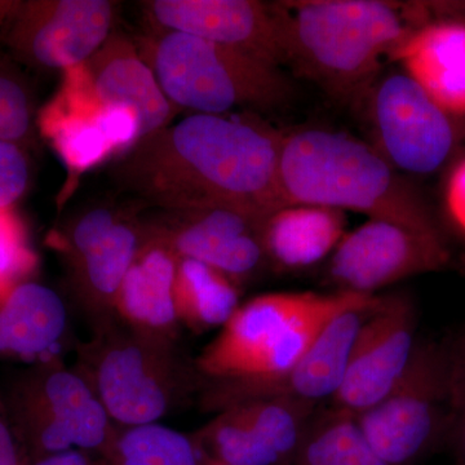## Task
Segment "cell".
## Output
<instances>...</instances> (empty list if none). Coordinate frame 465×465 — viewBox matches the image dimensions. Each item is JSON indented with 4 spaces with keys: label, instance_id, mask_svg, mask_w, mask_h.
Segmentation results:
<instances>
[{
    "label": "cell",
    "instance_id": "1",
    "mask_svg": "<svg viewBox=\"0 0 465 465\" xmlns=\"http://www.w3.org/2000/svg\"><path fill=\"white\" fill-rule=\"evenodd\" d=\"M283 134L244 114H192L143 136L113 177L162 211L228 207L268 217L286 207L280 182Z\"/></svg>",
    "mask_w": 465,
    "mask_h": 465
},
{
    "label": "cell",
    "instance_id": "2",
    "mask_svg": "<svg viewBox=\"0 0 465 465\" xmlns=\"http://www.w3.org/2000/svg\"><path fill=\"white\" fill-rule=\"evenodd\" d=\"M286 38V65L335 96L366 90L385 58L420 27L436 23L427 3L384 0H296L278 3Z\"/></svg>",
    "mask_w": 465,
    "mask_h": 465
},
{
    "label": "cell",
    "instance_id": "3",
    "mask_svg": "<svg viewBox=\"0 0 465 465\" xmlns=\"http://www.w3.org/2000/svg\"><path fill=\"white\" fill-rule=\"evenodd\" d=\"M280 182L287 206L353 211L424 232H440L423 195L378 149L344 133L308 128L284 134Z\"/></svg>",
    "mask_w": 465,
    "mask_h": 465
},
{
    "label": "cell",
    "instance_id": "4",
    "mask_svg": "<svg viewBox=\"0 0 465 465\" xmlns=\"http://www.w3.org/2000/svg\"><path fill=\"white\" fill-rule=\"evenodd\" d=\"M79 372L105 407L116 427L161 423L200 391L194 358L179 342L131 329L118 318L76 341Z\"/></svg>",
    "mask_w": 465,
    "mask_h": 465
},
{
    "label": "cell",
    "instance_id": "5",
    "mask_svg": "<svg viewBox=\"0 0 465 465\" xmlns=\"http://www.w3.org/2000/svg\"><path fill=\"white\" fill-rule=\"evenodd\" d=\"M336 295V291L271 292L241 304L194 358L200 388L256 387L286 374L320 333L312 316L331 304Z\"/></svg>",
    "mask_w": 465,
    "mask_h": 465
},
{
    "label": "cell",
    "instance_id": "6",
    "mask_svg": "<svg viewBox=\"0 0 465 465\" xmlns=\"http://www.w3.org/2000/svg\"><path fill=\"white\" fill-rule=\"evenodd\" d=\"M139 50L168 101L193 114L277 109L292 91L280 67L191 34L153 33Z\"/></svg>",
    "mask_w": 465,
    "mask_h": 465
},
{
    "label": "cell",
    "instance_id": "7",
    "mask_svg": "<svg viewBox=\"0 0 465 465\" xmlns=\"http://www.w3.org/2000/svg\"><path fill=\"white\" fill-rule=\"evenodd\" d=\"M3 400L29 461L70 451L104 455L116 432L91 385L65 361L29 367Z\"/></svg>",
    "mask_w": 465,
    "mask_h": 465
},
{
    "label": "cell",
    "instance_id": "8",
    "mask_svg": "<svg viewBox=\"0 0 465 465\" xmlns=\"http://www.w3.org/2000/svg\"><path fill=\"white\" fill-rule=\"evenodd\" d=\"M356 419L363 439L385 464L416 463L451 421V353L418 342L396 387Z\"/></svg>",
    "mask_w": 465,
    "mask_h": 465
},
{
    "label": "cell",
    "instance_id": "9",
    "mask_svg": "<svg viewBox=\"0 0 465 465\" xmlns=\"http://www.w3.org/2000/svg\"><path fill=\"white\" fill-rule=\"evenodd\" d=\"M143 241L142 223L109 207L92 208L54 234L75 304L91 330L114 320L116 295Z\"/></svg>",
    "mask_w": 465,
    "mask_h": 465
},
{
    "label": "cell",
    "instance_id": "10",
    "mask_svg": "<svg viewBox=\"0 0 465 465\" xmlns=\"http://www.w3.org/2000/svg\"><path fill=\"white\" fill-rule=\"evenodd\" d=\"M450 259L442 232L369 219L345 232L330 258L327 280L338 292L372 296L407 278L440 271Z\"/></svg>",
    "mask_w": 465,
    "mask_h": 465
},
{
    "label": "cell",
    "instance_id": "11",
    "mask_svg": "<svg viewBox=\"0 0 465 465\" xmlns=\"http://www.w3.org/2000/svg\"><path fill=\"white\" fill-rule=\"evenodd\" d=\"M38 127L69 173L67 185L140 140L136 113L100 103L87 90L76 67L63 72L54 99L41 110Z\"/></svg>",
    "mask_w": 465,
    "mask_h": 465
},
{
    "label": "cell",
    "instance_id": "12",
    "mask_svg": "<svg viewBox=\"0 0 465 465\" xmlns=\"http://www.w3.org/2000/svg\"><path fill=\"white\" fill-rule=\"evenodd\" d=\"M371 113L379 152L403 173H437L460 142L455 116L440 109L406 73L379 82Z\"/></svg>",
    "mask_w": 465,
    "mask_h": 465
},
{
    "label": "cell",
    "instance_id": "13",
    "mask_svg": "<svg viewBox=\"0 0 465 465\" xmlns=\"http://www.w3.org/2000/svg\"><path fill=\"white\" fill-rule=\"evenodd\" d=\"M162 213L143 223V235L163 243L177 258L213 266L238 286L268 264L262 243L264 217L228 207Z\"/></svg>",
    "mask_w": 465,
    "mask_h": 465
},
{
    "label": "cell",
    "instance_id": "14",
    "mask_svg": "<svg viewBox=\"0 0 465 465\" xmlns=\"http://www.w3.org/2000/svg\"><path fill=\"white\" fill-rule=\"evenodd\" d=\"M416 308L406 293L381 296L354 341L333 409L354 416L381 402L396 387L416 348Z\"/></svg>",
    "mask_w": 465,
    "mask_h": 465
},
{
    "label": "cell",
    "instance_id": "15",
    "mask_svg": "<svg viewBox=\"0 0 465 465\" xmlns=\"http://www.w3.org/2000/svg\"><path fill=\"white\" fill-rule=\"evenodd\" d=\"M143 12L153 33L191 34L269 65H286V38L278 3L152 0L143 3Z\"/></svg>",
    "mask_w": 465,
    "mask_h": 465
},
{
    "label": "cell",
    "instance_id": "16",
    "mask_svg": "<svg viewBox=\"0 0 465 465\" xmlns=\"http://www.w3.org/2000/svg\"><path fill=\"white\" fill-rule=\"evenodd\" d=\"M116 5L108 0H47L21 5L9 43L36 66L82 65L108 41Z\"/></svg>",
    "mask_w": 465,
    "mask_h": 465
},
{
    "label": "cell",
    "instance_id": "17",
    "mask_svg": "<svg viewBox=\"0 0 465 465\" xmlns=\"http://www.w3.org/2000/svg\"><path fill=\"white\" fill-rule=\"evenodd\" d=\"M78 339L60 293L26 281L0 300V360L38 366L65 361Z\"/></svg>",
    "mask_w": 465,
    "mask_h": 465
},
{
    "label": "cell",
    "instance_id": "18",
    "mask_svg": "<svg viewBox=\"0 0 465 465\" xmlns=\"http://www.w3.org/2000/svg\"><path fill=\"white\" fill-rule=\"evenodd\" d=\"M76 70L100 103L124 106L136 113L140 139L166 127L176 113L152 67L143 60L139 45L124 34L113 33L103 47Z\"/></svg>",
    "mask_w": 465,
    "mask_h": 465
},
{
    "label": "cell",
    "instance_id": "19",
    "mask_svg": "<svg viewBox=\"0 0 465 465\" xmlns=\"http://www.w3.org/2000/svg\"><path fill=\"white\" fill-rule=\"evenodd\" d=\"M378 302L379 296H375L333 316L307 353L286 374L250 391L238 402L284 397L314 406L321 401L332 400L347 374L358 331Z\"/></svg>",
    "mask_w": 465,
    "mask_h": 465
},
{
    "label": "cell",
    "instance_id": "20",
    "mask_svg": "<svg viewBox=\"0 0 465 465\" xmlns=\"http://www.w3.org/2000/svg\"><path fill=\"white\" fill-rule=\"evenodd\" d=\"M177 264L173 251L143 235L116 295L115 317L136 331L179 342L183 327L174 304Z\"/></svg>",
    "mask_w": 465,
    "mask_h": 465
},
{
    "label": "cell",
    "instance_id": "21",
    "mask_svg": "<svg viewBox=\"0 0 465 465\" xmlns=\"http://www.w3.org/2000/svg\"><path fill=\"white\" fill-rule=\"evenodd\" d=\"M406 74L450 115L465 116V23L436 21L412 34L394 54Z\"/></svg>",
    "mask_w": 465,
    "mask_h": 465
},
{
    "label": "cell",
    "instance_id": "22",
    "mask_svg": "<svg viewBox=\"0 0 465 465\" xmlns=\"http://www.w3.org/2000/svg\"><path fill=\"white\" fill-rule=\"evenodd\" d=\"M347 215L333 208L290 204L266 217L262 243L268 264L298 272L332 255L345 235Z\"/></svg>",
    "mask_w": 465,
    "mask_h": 465
},
{
    "label": "cell",
    "instance_id": "23",
    "mask_svg": "<svg viewBox=\"0 0 465 465\" xmlns=\"http://www.w3.org/2000/svg\"><path fill=\"white\" fill-rule=\"evenodd\" d=\"M174 304L183 329L213 331L222 329L240 307V286L213 266L179 258Z\"/></svg>",
    "mask_w": 465,
    "mask_h": 465
},
{
    "label": "cell",
    "instance_id": "24",
    "mask_svg": "<svg viewBox=\"0 0 465 465\" xmlns=\"http://www.w3.org/2000/svg\"><path fill=\"white\" fill-rule=\"evenodd\" d=\"M108 465H202L203 454L192 433L161 423L116 427L108 450Z\"/></svg>",
    "mask_w": 465,
    "mask_h": 465
},
{
    "label": "cell",
    "instance_id": "25",
    "mask_svg": "<svg viewBox=\"0 0 465 465\" xmlns=\"http://www.w3.org/2000/svg\"><path fill=\"white\" fill-rule=\"evenodd\" d=\"M292 465H387L363 439L356 416L333 409L309 427Z\"/></svg>",
    "mask_w": 465,
    "mask_h": 465
},
{
    "label": "cell",
    "instance_id": "26",
    "mask_svg": "<svg viewBox=\"0 0 465 465\" xmlns=\"http://www.w3.org/2000/svg\"><path fill=\"white\" fill-rule=\"evenodd\" d=\"M38 264L27 241L25 226L14 208H0V300L26 282Z\"/></svg>",
    "mask_w": 465,
    "mask_h": 465
},
{
    "label": "cell",
    "instance_id": "27",
    "mask_svg": "<svg viewBox=\"0 0 465 465\" xmlns=\"http://www.w3.org/2000/svg\"><path fill=\"white\" fill-rule=\"evenodd\" d=\"M32 127V106L25 88L0 73V140L17 143Z\"/></svg>",
    "mask_w": 465,
    "mask_h": 465
},
{
    "label": "cell",
    "instance_id": "28",
    "mask_svg": "<svg viewBox=\"0 0 465 465\" xmlns=\"http://www.w3.org/2000/svg\"><path fill=\"white\" fill-rule=\"evenodd\" d=\"M29 166L17 143L0 140V208H9L26 191Z\"/></svg>",
    "mask_w": 465,
    "mask_h": 465
},
{
    "label": "cell",
    "instance_id": "29",
    "mask_svg": "<svg viewBox=\"0 0 465 465\" xmlns=\"http://www.w3.org/2000/svg\"><path fill=\"white\" fill-rule=\"evenodd\" d=\"M451 423L465 457V345L451 353Z\"/></svg>",
    "mask_w": 465,
    "mask_h": 465
},
{
    "label": "cell",
    "instance_id": "30",
    "mask_svg": "<svg viewBox=\"0 0 465 465\" xmlns=\"http://www.w3.org/2000/svg\"><path fill=\"white\" fill-rule=\"evenodd\" d=\"M25 454L14 425L9 420L7 407L0 396V465H27Z\"/></svg>",
    "mask_w": 465,
    "mask_h": 465
},
{
    "label": "cell",
    "instance_id": "31",
    "mask_svg": "<svg viewBox=\"0 0 465 465\" xmlns=\"http://www.w3.org/2000/svg\"><path fill=\"white\" fill-rule=\"evenodd\" d=\"M446 206L452 222L465 232V158L452 170L446 185Z\"/></svg>",
    "mask_w": 465,
    "mask_h": 465
},
{
    "label": "cell",
    "instance_id": "32",
    "mask_svg": "<svg viewBox=\"0 0 465 465\" xmlns=\"http://www.w3.org/2000/svg\"><path fill=\"white\" fill-rule=\"evenodd\" d=\"M27 465H108V463L101 455L84 451H70L29 461Z\"/></svg>",
    "mask_w": 465,
    "mask_h": 465
},
{
    "label": "cell",
    "instance_id": "33",
    "mask_svg": "<svg viewBox=\"0 0 465 465\" xmlns=\"http://www.w3.org/2000/svg\"><path fill=\"white\" fill-rule=\"evenodd\" d=\"M202 465H225V464L217 463V461L211 460V459H208V458L204 457V455H203V464H202Z\"/></svg>",
    "mask_w": 465,
    "mask_h": 465
},
{
    "label": "cell",
    "instance_id": "34",
    "mask_svg": "<svg viewBox=\"0 0 465 465\" xmlns=\"http://www.w3.org/2000/svg\"><path fill=\"white\" fill-rule=\"evenodd\" d=\"M461 272H463L465 277V258L463 259V262H461Z\"/></svg>",
    "mask_w": 465,
    "mask_h": 465
}]
</instances>
